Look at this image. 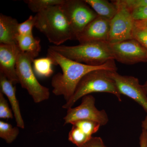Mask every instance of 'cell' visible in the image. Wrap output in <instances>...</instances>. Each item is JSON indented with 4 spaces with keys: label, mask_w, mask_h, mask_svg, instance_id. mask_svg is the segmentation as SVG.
I'll return each instance as SVG.
<instances>
[{
    "label": "cell",
    "mask_w": 147,
    "mask_h": 147,
    "mask_svg": "<svg viewBox=\"0 0 147 147\" xmlns=\"http://www.w3.org/2000/svg\"><path fill=\"white\" fill-rule=\"evenodd\" d=\"M47 57L53 65H59L62 73L55 74L52 79L53 92L56 96H63L67 102L73 95L79 82L87 74L97 69L117 71L115 60L108 61L102 65L93 66L80 63L64 57L48 48Z\"/></svg>",
    "instance_id": "obj_1"
},
{
    "label": "cell",
    "mask_w": 147,
    "mask_h": 147,
    "mask_svg": "<svg viewBox=\"0 0 147 147\" xmlns=\"http://www.w3.org/2000/svg\"><path fill=\"white\" fill-rule=\"evenodd\" d=\"M35 27L54 45L75 39L69 22L60 5L51 7L36 13Z\"/></svg>",
    "instance_id": "obj_2"
},
{
    "label": "cell",
    "mask_w": 147,
    "mask_h": 147,
    "mask_svg": "<svg viewBox=\"0 0 147 147\" xmlns=\"http://www.w3.org/2000/svg\"><path fill=\"white\" fill-rule=\"evenodd\" d=\"M107 42H90L76 46L51 45L49 48L72 60L93 66L102 65L114 60Z\"/></svg>",
    "instance_id": "obj_3"
},
{
    "label": "cell",
    "mask_w": 147,
    "mask_h": 147,
    "mask_svg": "<svg viewBox=\"0 0 147 147\" xmlns=\"http://www.w3.org/2000/svg\"><path fill=\"white\" fill-rule=\"evenodd\" d=\"M110 71L97 69L87 74L79 82L72 97L63 105L62 108L66 109L71 108L80 98L94 92L112 94L119 101H121V94L110 76Z\"/></svg>",
    "instance_id": "obj_4"
},
{
    "label": "cell",
    "mask_w": 147,
    "mask_h": 147,
    "mask_svg": "<svg viewBox=\"0 0 147 147\" xmlns=\"http://www.w3.org/2000/svg\"><path fill=\"white\" fill-rule=\"evenodd\" d=\"M34 59L26 53L20 50L17 58L16 72L19 84L27 90L35 103L48 100L50 96L49 89L40 84L35 76L32 66Z\"/></svg>",
    "instance_id": "obj_5"
},
{
    "label": "cell",
    "mask_w": 147,
    "mask_h": 147,
    "mask_svg": "<svg viewBox=\"0 0 147 147\" xmlns=\"http://www.w3.org/2000/svg\"><path fill=\"white\" fill-rule=\"evenodd\" d=\"M117 7V12L110 21L108 43H115L132 39L135 21L131 11L123 0L112 1Z\"/></svg>",
    "instance_id": "obj_6"
},
{
    "label": "cell",
    "mask_w": 147,
    "mask_h": 147,
    "mask_svg": "<svg viewBox=\"0 0 147 147\" xmlns=\"http://www.w3.org/2000/svg\"><path fill=\"white\" fill-rule=\"evenodd\" d=\"M61 7L69 22L75 39L76 36L98 16L84 1L64 0Z\"/></svg>",
    "instance_id": "obj_7"
},
{
    "label": "cell",
    "mask_w": 147,
    "mask_h": 147,
    "mask_svg": "<svg viewBox=\"0 0 147 147\" xmlns=\"http://www.w3.org/2000/svg\"><path fill=\"white\" fill-rule=\"evenodd\" d=\"M95 103V98L92 95L84 96L80 105L67 109L66 115L63 118L64 125L81 120L94 121L101 126L107 124L109 121L107 113L105 110H98Z\"/></svg>",
    "instance_id": "obj_8"
},
{
    "label": "cell",
    "mask_w": 147,
    "mask_h": 147,
    "mask_svg": "<svg viewBox=\"0 0 147 147\" xmlns=\"http://www.w3.org/2000/svg\"><path fill=\"white\" fill-rule=\"evenodd\" d=\"M107 43L114 59L121 63L133 65L147 62V50L134 38Z\"/></svg>",
    "instance_id": "obj_9"
},
{
    "label": "cell",
    "mask_w": 147,
    "mask_h": 147,
    "mask_svg": "<svg viewBox=\"0 0 147 147\" xmlns=\"http://www.w3.org/2000/svg\"><path fill=\"white\" fill-rule=\"evenodd\" d=\"M110 74L121 94L133 99L147 113V94L139 79L134 76H123L117 71H110Z\"/></svg>",
    "instance_id": "obj_10"
},
{
    "label": "cell",
    "mask_w": 147,
    "mask_h": 147,
    "mask_svg": "<svg viewBox=\"0 0 147 147\" xmlns=\"http://www.w3.org/2000/svg\"><path fill=\"white\" fill-rule=\"evenodd\" d=\"M110 21L98 15L76 36V40L80 43L108 42Z\"/></svg>",
    "instance_id": "obj_11"
},
{
    "label": "cell",
    "mask_w": 147,
    "mask_h": 147,
    "mask_svg": "<svg viewBox=\"0 0 147 147\" xmlns=\"http://www.w3.org/2000/svg\"><path fill=\"white\" fill-rule=\"evenodd\" d=\"M20 51L17 44H0V73L13 85L19 84L16 65Z\"/></svg>",
    "instance_id": "obj_12"
},
{
    "label": "cell",
    "mask_w": 147,
    "mask_h": 147,
    "mask_svg": "<svg viewBox=\"0 0 147 147\" xmlns=\"http://www.w3.org/2000/svg\"><path fill=\"white\" fill-rule=\"evenodd\" d=\"M0 86L1 92L5 95L10 102L17 127L24 129L25 123L21 115L19 102L16 98V87L1 73H0Z\"/></svg>",
    "instance_id": "obj_13"
},
{
    "label": "cell",
    "mask_w": 147,
    "mask_h": 147,
    "mask_svg": "<svg viewBox=\"0 0 147 147\" xmlns=\"http://www.w3.org/2000/svg\"><path fill=\"white\" fill-rule=\"evenodd\" d=\"M19 23L15 18L0 14V44H17Z\"/></svg>",
    "instance_id": "obj_14"
},
{
    "label": "cell",
    "mask_w": 147,
    "mask_h": 147,
    "mask_svg": "<svg viewBox=\"0 0 147 147\" xmlns=\"http://www.w3.org/2000/svg\"><path fill=\"white\" fill-rule=\"evenodd\" d=\"M85 2L98 16L111 20L117 12V6L113 2L105 0H85Z\"/></svg>",
    "instance_id": "obj_15"
},
{
    "label": "cell",
    "mask_w": 147,
    "mask_h": 147,
    "mask_svg": "<svg viewBox=\"0 0 147 147\" xmlns=\"http://www.w3.org/2000/svg\"><path fill=\"white\" fill-rule=\"evenodd\" d=\"M17 45L22 52L26 53L34 59L38 56L41 51L40 40L33 34L18 35L16 38Z\"/></svg>",
    "instance_id": "obj_16"
},
{
    "label": "cell",
    "mask_w": 147,
    "mask_h": 147,
    "mask_svg": "<svg viewBox=\"0 0 147 147\" xmlns=\"http://www.w3.org/2000/svg\"><path fill=\"white\" fill-rule=\"evenodd\" d=\"M33 64L34 71L40 77H49L54 72L52 68L53 61L48 57L34 59Z\"/></svg>",
    "instance_id": "obj_17"
},
{
    "label": "cell",
    "mask_w": 147,
    "mask_h": 147,
    "mask_svg": "<svg viewBox=\"0 0 147 147\" xmlns=\"http://www.w3.org/2000/svg\"><path fill=\"white\" fill-rule=\"evenodd\" d=\"M64 0H27L24 1L30 10L36 13L46 9L62 4Z\"/></svg>",
    "instance_id": "obj_18"
},
{
    "label": "cell",
    "mask_w": 147,
    "mask_h": 147,
    "mask_svg": "<svg viewBox=\"0 0 147 147\" xmlns=\"http://www.w3.org/2000/svg\"><path fill=\"white\" fill-rule=\"evenodd\" d=\"M19 133L18 127H13L10 123L0 121V137L7 144H11L18 137Z\"/></svg>",
    "instance_id": "obj_19"
},
{
    "label": "cell",
    "mask_w": 147,
    "mask_h": 147,
    "mask_svg": "<svg viewBox=\"0 0 147 147\" xmlns=\"http://www.w3.org/2000/svg\"><path fill=\"white\" fill-rule=\"evenodd\" d=\"M71 124L80 129L85 134L90 137H92V135L96 133L101 126L98 123L88 120L75 121Z\"/></svg>",
    "instance_id": "obj_20"
},
{
    "label": "cell",
    "mask_w": 147,
    "mask_h": 147,
    "mask_svg": "<svg viewBox=\"0 0 147 147\" xmlns=\"http://www.w3.org/2000/svg\"><path fill=\"white\" fill-rule=\"evenodd\" d=\"M92 137L88 136L80 129L72 125L69 133L68 140L77 147H79L86 144Z\"/></svg>",
    "instance_id": "obj_21"
},
{
    "label": "cell",
    "mask_w": 147,
    "mask_h": 147,
    "mask_svg": "<svg viewBox=\"0 0 147 147\" xmlns=\"http://www.w3.org/2000/svg\"><path fill=\"white\" fill-rule=\"evenodd\" d=\"M133 38L136 39L147 50V29L141 21H135Z\"/></svg>",
    "instance_id": "obj_22"
},
{
    "label": "cell",
    "mask_w": 147,
    "mask_h": 147,
    "mask_svg": "<svg viewBox=\"0 0 147 147\" xmlns=\"http://www.w3.org/2000/svg\"><path fill=\"white\" fill-rule=\"evenodd\" d=\"M35 18L31 15L28 19L23 23L19 24L18 30V34L27 35L32 34V29L35 27Z\"/></svg>",
    "instance_id": "obj_23"
},
{
    "label": "cell",
    "mask_w": 147,
    "mask_h": 147,
    "mask_svg": "<svg viewBox=\"0 0 147 147\" xmlns=\"http://www.w3.org/2000/svg\"><path fill=\"white\" fill-rule=\"evenodd\" d=\"M0 118H13L12 110L9 108L7 101L4 96L3 94L1 92H0Z\"/></svg>",
    "instance_id": "obj_24"
},
{
    "label": "cell",
    "mask_w": 147,
    "mask_h": 147,
    "mask_svg": "<svg viewBox=\"0 0 147 147\" xmlns=\"http://www.w3.org/2000/svg\"><path fill=\"white\" fill-rule=\"evenodd\" d=\"M132 18L135 21H144L147 20V5L131 11Z\"/></svg>",
    "instance_id": "obj_25"
},
{
    "label": "cell",
    "mask_w": 147,
    "mask_h": 147,
    "mask_svg": "<svg viewBox=\"0 0 147 147\" xmlns=\"http://www.w3.org/2000/svg\"><path fill=\"white\" fill-rule=\"evenodd\" d=\"M130 11L147 5V0H123Z\"/></svg>",
    "instance_id": "obj_26"
},
{
    "label": "cell",
    "mask_w": 147,
    "mask_h": 147,
    "mask_svg": "<svg viewBox=\"0 0 147 147\" xmlns=\"http://www.w3.org/2000/svg\"><path fill=\"white\" fill-rule=\"evenodd\" d=\"M79 147H107L100 137H92L90 140Z\"/></svg>",
    "instance_id": "obj_27"
},
{
    "label": "cell",
    "mask_w": 147,
    "mask_h": 147,
    "mask_svg": "<svg viewBox=\"0 0 147 147\" xmlns=\"http://www.w3.org/2000/svg\"><path fill=\"white\" fill-rule=\"evenodd\" d=\"M140 147H147V134L146 130L142 129L140 137Z\"/></svg>",
    "instance_id": "obj_28"
},
{
    "label": "cell",
    "mask_w": 147,
    "mask_h": 147,
    "mask_svg": "<svg viewBox=\"0 0 147 147\" xmlns=\"http://www.w3.org/2000/svg\"><path fill=\"white\" fill-rule=\"evenodd\" d=\"M142 129H144L146 130L147 134V115L145 117L144 120L142 122Z\"/></svg>",
    "instance_id": "obj_29"
},
{
    "label": "cell",
    "mask_w": 147,
    "mask_h": 147,
    "mask_svg": "<svg viewBox=\"0 0 147 147\" xmlns=\"http://www.w3.org/2000/svg\"><path fill=\"white\" fill-rule=\"evenodd\" d=\"M143 26L147 29V20L144 21H141Z\"/></svg>",
    "instance_id": "obj_30"
},
{
    "label": "cell",
    "mask_w": 147,
    "mask_h": 147,
    "mask_svg": "<svg viewBox=\"0 0 147 147\" xmlns=\"http://www.w3.org/2000/svg\"><path fill=\"white\" fill-rule=\"evenodd\" d=\"M144 86V88L145 91L146 92L147 94V80L146 82V83H145V84L143 85Z\"/></svg>",
    "instance_id": "obj_31"
}]
</instances>
